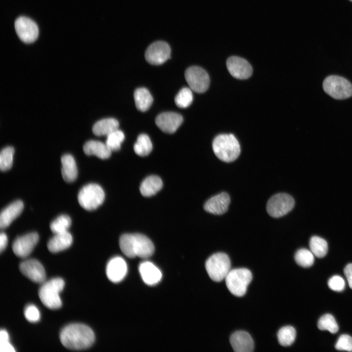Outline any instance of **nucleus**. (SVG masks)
<instances>
[{
  "mask_svg": "<svg viewBox=\"0 0 352 352\" xmlns=\"http://www.w3.org/2000/svg\"><path fill=\"white\" fill-rule=\"evenodd\" d=\"M24 315L26 320L32 323L38 322L40 318V311L34 305H29L25 308Z\"/></svg>",
  "mask_w": 352,
  "mask_h": 352,
  "instance_id": "nucleus-39",
  "label": "nucleus"
},
{
  "mask_svg": "<svg viewBox=\"0 0 352 352\" xmlns=\"http://www.w3.org/2000/svg\"><path fill=\"white\" fill-rule=\"evenodd\" d=\"M185 79L190 88L197 93L206 91L210 84V78L207 72L198 66L188 68L185 72Z\"/></svg>",
  "mask_w": 352,
  "mask_h": 352,
  "instance_id": "nucleus-10",
  "label": "nucleus"
},
{
  "mask_svg": "<svg viewBox=\"0 0 352 352\" xmlns=\"http://www.w3.org/2000/svg\"><path fill=\"white\" fill-rule=\"evenodd\" d=\"M212 148L217 157L226 162L235 160L241 153L240 144L233 134L218 135L213 141Z\"/></svg>",
  "mask_w": 352,
  "mask_h": 352,
  "instance_id": "nucleus-3",
  "label": "nucleus"
},
{
  "mask_svg": "<svg viewBox=\"0 0 352 352\" xmlns=\"http://www.w3.org/2000/svg\"><path fill=\"white\" fill-rule=\"evenodd\" d=\"M182 116L176 112H165L159 114L155 118L156 126L163 132L174 133L183 122Z\"/></svg>",
  "mask_w": 352,
  "mask_h": 352,
  "instance_id": "nucleus-16",
  "label": "nucleus"
},
{
  "mask_svg": "<svg viewBox=\"0 0 352 352\" xmlns=\"http://www.w3.org/2000/svg\"><path fill=\"white\" fill-rule=\"evenodd\" d=\"M14 152V148L10 146L1 150L0 154V168L2 171H6L11 168Z\"/></svg>",
  "mask_w": 352,
  "mask_h": 352,
  "instance_id": "nucleus-36",
  "label": "nucleus"
},
{
  "mask_svg": "<svg viewBox=\"0 0 352 352\" xmlns=\"http://www.w3.org/2000/svg\"><path fill=\"white\" fill-rule=\"evenodd\" d=\"M64 286L65 282L61 278H54L43 283L38 295L44 306L51 309L61 308L62 303L59 294Z\"/></svg>",
  "mask_w": 352,
  "mask_h": 352,
  "instance_id": "nucleus-4",
  "label": "nucleus"
},
{
  "mask_svg": "<svg viewBox=\"0 0 352 352\" xmlns=\"http://www.w3.org/2000/svg\"><path fill=\"white\" fill-rule=\"evenodd\" d=\"M139 271L144 282L149 286L157 284L162 278L160 270L149 261H145L140 264Z\"/></svg>",
  "mask_w": 352,
  "mask_h": 352,
  "instance_id": "nucleus-21",
  "label": "nucleus"
},
{
  "mask_svg": "<svg viewBox=\"0 0 352 352\" xmlns=\"http://www.w3.org/2000/svg\"><path fill=\"white\" fill-rule=\"evenodd\" d=\"M71 224L70 218L66 215H61L51 222L50 228L54 234H57L67 231Z\"/></svg>",
  "mask_w": 352,
  "mask_h": 352,
  "instance_id": "nucleus-31",
  "label": "nucleus"
},
{
  "mask_svg": "<svg viewBox=\"0 0 352 352\" xmlns=\"http://www.w3.org/2000/svg\"><path fill=\"white\" fill-rule=\"evenodd\" d=\"M193 99V93L190 88H181L175 98L176 105L180 108H186L189 106Z\"/></svg>",
  "mask_w": 352,
  "mask_h": 352,
  "instance_id": "nucleus-33",
  "label": "nucleus"
},
{
  "mask_svg": "<svg viewBox=\"0 0 352 352\" xmlns=\"http://www.w3.org/2000/svg\"><path fill=\"white\" fill-rule=\"evenodd\" d=\"M134 99L136 108L142 112L147 110L153 102L150 92L144 88H138L135 90Z\"/></svg>",
  "mask_w": 352,
  "mask_h": 352,
  "instance_id": "nucleus-27",
  "label": "nucleus"
},
{
  "mask_svg": "<svg viewBox=\"0 0 352 352\" xmlns=\"http://www.w3.org/2000/svg\"><path fill=\"white\" fill-rule=\"evenodd\" d=\"M226 66L230 74L239 79L249 78L253 72L250 64L244 59L238 56L228 58L226 61Z\"/></svg>",
  "mask_w": 352,
  "mask_h": 352,
  "instance_id": "nucleus-15",
  "label": "nucleus"
},
{
  "mask_svg": "<svg viewBox=\"0 0 352 352\" xmlns=\"http://www.w3.org/2000/svg\"><path fill=\"white\" fill-rule=\"evenodd\" d=\"M294 205V200L286 193H278L271 197L266 205L268 214L273 218H279L290 211Z\"/></svg>",
  "mask_w": 352,
  "mask_h": 352,
  "instance_id": "nucleus-9",
  "label": "nucleus"
},
{
  "mask_svg": "<svg viewBox=\"0 0 352 352\" xmlns=\"http://www.w3.org/2000/svg\"><path fill=\"white\" fill-rule=\"evenodd\" d=\"M19 269L23 275L33 282L43 284L45 281L44 268L36 259H28L22 262L20 264Z\"/></svg>",
  "mask_w": 352,
  "mask_h": 352,
  "instance_id": "nucleus-13",
  "label": "nucleus"
},
{
  "mask_svg": "<svg viewBox=\"0 0 352 352\" xmlns=\"http://www.w3.org/2000/svg\"><path fill=\"white\" fill-rule=\"evenodd\" d=\"M328 286L332 290L341 291L345 288V283L344 279L340 276L334 275L328 281Z\"/></svg>",
  "mask_w": 352,
  "mask_h": 352,
  "instance_id": "nucleus-40",
  "label": "nucleus"
},
{
  "mask_svg": "<svg viewBox=\"0 0 352 352\" xmlns=\"http://www.w3.org/2000/svg\"><path fill=\"white\" fill-rule=\"evenodd\" d=\"M313 253L306 248L299 249L295 254V260L296 263L301 266L308 267L314 263Z\"/></svg>",
  "mask_w": 352,
  "mask_h": 352,
  "instance_id": "nucleus-32",
  "label": "nucleus"
},
{
  "mask_svg": "<svg viewBox=\"0 0 352 352\" xmlns=\"http://www.w3.org/2000/svg\"><path fill=\"white\" fill-rule=\"evenodd\" d=\"M336 350L352 352V337L348 334L340 335L335 345Z\"/></svg>",
  "mask_w": 352,
  "mask_h": 352,
  "instance_id": "nucleus-37",
  "label": "nucleus"
},
{
  "mask_svg": "<svg viewBox=\"0 0 352 352\" xmlns=\"http://www.w3.org/2000/svg\"><path fill=\"white\" fill-rule=\"evenodd\" d=\"M318 327L320 330H328L331 333L338 330V326L334 317L330 314L322 316L318 320Z\"/></svg>",
  "mask_w": 352,
  "mask_h": 352,
  "instance_id": "nucleus-34",
  "label": "nucleus"
},
{
  "mask_svg": "<svg viewBox=\"0 0 352 352\" xmlns=\"http://www.w3.org/2000/svg\"><path fill=\"white\" fill-rule=\"evenodd\" d=\"M230 342L236 352H251L254 350L253 339L248 332L243 330L234 332L230 336Z\"/></svg>",
  "mask_w": 352,
  "mask_h": 352,
  "instance_id": "nucleus-19",
  "label": "nucleus"
},
{
  "mask_svg": "<svg viewBox=\"0 0 352 352\" xmlns=\"http://www.w3.org/2000/svg\"><path fill=\"white\" fill-rule=\"evenodd\" d=\"M118 121L113 118L100 120L93 126L92 132L97 136L108 135L118 130Z\"/></svg>",
  "mask_w": 352,
  "mask_h": 352,
  "instance_id": "nucleus-26",
  "label": "nucleus"
},
{
  "mask_svg": "<svg viewBox=\"0 0 352 352\" xmlns=\"http://www.w3.org/2000/svg\"><path fill=\"white\" fill-rule=\"evenodd\" d=\"M252 279L251 271L245 268L230 270L225 278L227 288L233 295L237 297H242L245 294Z\"/></svg>",
  "mask_w": 352,
  "mask_h": 352,
  "instance_id": "nucleus-5",
  "label": "nucleus"
},
{
  "mask_svg": "<svg viewBox=\"0 0 352 352\" xmlns=\"http://www.w3.org/2000/svg\"><path fill=\"white\" fill-rule=\"evenodd\" d=\"M128 271L125 260L119 256L111 259L107 264L106 274L108 279L113 283L121 282L126 276Z\"/></svg>",
  "mask_w": 352,
  "mask_h": 352,
  "instance_id": "nucleus-17",
  "label": "nucleus"
},
{
  "mask_svg": "<svg viewBox=\"0 0 352 352\" xmlns=\"http://www.w3.org/2000/svg\"><path fill=\"white\" fill-rule=\"evenodd\" d=\"M61 173L64 180L67 182L74 181L77 178L78 170L75 160L69 154L63 155L61 157Z\"/></svg>",
  "mask_w": 352,
  "mask_h": 352,
  "instance_id": "nucleus-24",
  "label": "nucleus"
},
{
  "mask_svg": "<svg viewBox=\"0 0 352 352\" xmlns=\"http://www.w3.org/2000/svg\"><path fill=\"white\" fill-rule=\"evenodd\" d=\"M62 345L72 350L88 348L94 343L95 335L90 328L80 323L69 324L63 328L60 333Z\"/></svg>",
  "mask_w": 352,
  "mask_h": 352,
  "instance_id": "nucleus-1",
  "label": "nucleus"
},
{
  "mask_svg": "<svg viewBox=\"0 0 352 352\" xmlns=\"http://www.w3.org/2000/svg\"><path fill=\"white\" fill-rule=\"evenodd\" d=\"M230 202V199L228 194L226 192H222L207 200L203 207L208 213L220 215L228 210Z\"/></svg>",
  "mask_w": 352,
  "mask_h": 352,
  "instance_id": "nucleus-18",
  "label": "nucleus"
},
{
  "mask_svg": "<svg viewBox=\"0 0 352 352\" xmlns=\"http://www.w3.org/2000/svg\"><path fill=\"white\" fill-rule=\"evenodd\" d=\"M15 28L19 38L25 43H32L38 37L37 24L27 17L21 16L17 18L15 22Z\"/></svg>",
  "mask_w": 352,
  "mask_h": 352,
  "instance_id": "nucleus-11",
  "label": "nucleus"
},
{
  "mask_svg": "<svg viewBox=\"0 0 352 352\" xmlns=\"http://www.w3.org/2000/svg\"><path fill=\"white\" fill-rule=\"evenodd\" d=\"M105 193L102 188L95 183H89L82 188L78 195L81 206L88 211L97 209L104 202Z\"/></svg>",
  "mask_w": 352,
  "mask_h": 352,
  "instance_id": "nucleus-7",
  "label": "nucleus"
},
{
  "mask_svg": "<svg viewBox=\"0 0 352 352\" xmlns=\"http://www.w3.org/2000/svg\"><path fill=\"white\" fill-rule=\"evenodd\" d=\"M309 245L311 251L318 258L324 257L328 252L327 242L320 237L312 236L310 239Z\"/></svg>",
  "mask_w": 352,
  "mask_h": 352,
  "instance_id": "nucleus-29",
  "label": "nucleus"
},
{
  "mask_svg": "<svg viewBox=\"0 0 352 352\" xmlns=\"http://www.w3.org/2000/svg\"><path fill=\"white\" fill-rule=\"evenodd\" d=\"M230 268V259L226 254L222 252L213 254L205 263V268L209 276L217 282L225 279Z\"/></svg>",
  "mask_w": 352,
  "mask_h": 352,
  "instance_id": "nucleus-6",
  "label": "nucleus"
},
{
  "mask_svg": "<svg viewBox=\"0 0 352 352\" xmlns=\"http://www.w3.org/2000/svg\"><path fill=\"white\" fill-rule=\"evenodd\" d=\"M38 241L39 236L36 232L18 237L12 244L13 252L18 257L25 258L32 252Z\"/></svg>",
  "mask_w": 352,
  "mask_h": 352,
  "instance_id": "nucleus-14",
  "label": "nucleus"
},
{
  "mask_svg": "<svg viewBox=\"0 0 352 352\" xmlns=\"http://www.w3.org/2000/svg\"><path fill=\"white\" fill-rule=\"evenodd\" d=\"M72 242V236L67 231L55 234L48 241L47 248L50 252L57 253L68 248Z\"/></svg>",
  "mask_w": 352,
  "mask_h": 352,
  "instance_id": "nucleus-22",
  "label": "nucleus"
},
{
  "mask_svg": "<svg viewBox=\"0 0 352 352\" xmlns=\"http://www.w3.org/2000/svg\"><path fill=\"white\" fill-rule=\"evenodd\" d=\"M344 273L347 279L350 287L352 289V264H349L345 266Z\"/></svg>",
  "mask_w": 352,
  "mask_h": 352,
  "instance_id": "nucleus-41",
  "label": "nucleus"
},
{
  "mask_svg": "<svg viewBox=\"0 0 352 352\" xmlns=\"http://www.w3.org/2000/svg\"><path fill=\"white\" fill-rule=\"evenodd\" d=\"M23 203L21 200L10 203L1 212L0 227L1 229L7 227L12 222L20 215L23 209Z\"/></svg>",
  "mask_w": 352,
  "mask_h": 352,
  "instance_id": "nucleus-20",
  "label": "nucleus"
},
{
  "mask_svg": "<svg viewBox=\"0 0 352 352\" xmlns=\"http://www.w3.org/2000/svg\"><path fill=\"white\" fill-rule=\"evenodd\" d=\"M0 351L1 352H14L15 350L9 342L7 331L1 329L0 331Z\"/></svg>",
  "mask_w": 352,
  "mask_h": 352,
  "instance_id": "nucleus-38",
  "label": "nucleus"
},
{
  "mask_svg": "<svg viewBox=\"0 0 352 352\" xmlns=\"http://www.w3.org/2000/svg\"><path fill=\"white\" fill-rule=\"evenodd\" d=\"M163 182L161 178L156 176L147 177L141 183L139 189L142 196L146 197L155 195L162 187Z\"/></svg>",
  "mask_w": 352,
  "mask_h": 352,
  "instance_id": "nucleus-25",
  "label": "nucleus"
},
{
  "mask_svg": "<svg viewBox=\"0 0 352 352\" xmlns=\"http://www.w3.org/2000/svg\"><path fill=\"white\" fill-rule=\"evenodd\" d=\"M296 336V332L295 329L290 326L282 327L277 333L279 344L284 347L291 345L294 342Z\"/></svg>",
  "mask_w": 352,
  "mask_h": 352,
  "instance_id": "nucleus-30",
  "label": "nucleus"
},
{
  "mask_svg": "<svg viewBox=\"0 0 352 352\" xmlns=\"http://www.w3.org/2000/svg\"><path fill=\"white\" fill-rule=\"evenodd\" d=\"M83 150L86 154L94 155L101 159L109 158L112 152L106 143L95 140L87 142L83 146Z\"/></svg>",
  "mask_w": 352,
  "mask_h": 352,
  "instance_id": "nucleus-23",
  "label": "nucleus"
},
{
  "mask_svg": "<svg viewBox=\"0 0 352 352\" xmlns=\"http://www.w3.org/2000/svg\"><path fill=\"white\" fill-rule=\"evenodd\" d=\"M351 0V1H352V0Z\"/></svg>",
  "mask_w": 352,
  "mask_h": 352,
  "instance_id": "nucleus-43",
  "label": "nucleus"
},
{
  "mask_svg": "<svg viewBox=\"0 0 352 352\" xmlns=\"http://www.w3.org/2000/svg\"><path fill=\"white\" fill-rule=\"evenodd\" d=\"M171 48L164 41H156L151 44L147 48L145 57L149 64L159 65L170 58Z\"/></svg>",
  "mask_w": 352,
  "mask_h": 352,
  "instance_id": "nucleus-12",
  "label": "nucleus"
},
{
  "mask_svg": "<svg viewBox=\"0 0 352 352\" xmlns=\"http://www.w3.org/2000/svg\"><path fill=\"white\" fill-rule=\"evenodd\" d=\"M323 88L326 93L335 99H345L352 96V85L339 76L330 75L326 78Z\"/></svg>",
  "mask_w": 352,
  "mask_h": 352,
  "instance_id": "nucleus-8",
  "label": "nucleus"
},
{
  "mask_svg": "<svg viewBox=\"0 0 352 352\" xmlns=\"http://www.w3.org/2000/svg\"><path fill=\"white\" fill-rule=\"evenodd\" d=\"M134 151L140 156L148 155L152 151L153 145L149 137L145 134H140L133 146Z\"/></svg>",
  "mask_w": 352,
  "mask_h": 352,
  "instance_id": "nucleus-28",
  "label": "nucleus"
},
{
  "mask_svg": "<svg viewBox=\"0 0 352 352\" xmlns=\"http://www.w3.org/2000/svg\"><path fill=\"white\" fill-rule=\"evenodd\" d=\"M119 246L123 254L131 258H148L154 251L153 242L146 236L138 233L122 235L119 239Z\"/></svg>",
  "mask_w": 352,
  "mask_h": 352,
  "instance_id": "nucleus-2",
  "label": "nucleus"
},
{
  "mask_svg": "<svg viewBox=\"0 0 352 352\" xmlns=\"http://www.w3.org/2000/svg\"><path fill=\"white\" fill-rule=\"evenodd\" d=\"M124 139L123 132L117 130L107 135L106 144L111 151H117L120 149Z\"/></svg>",
  "mask_w": 352,
  "mask_h": 352,
  "instance_id": "nucleus-35",
  "label": "nucleus"
},
{
  "mask_svg": "<svg viewBox=\"0 0 352 352\" xmlns=\"http://www.w3.org/2000/svg\"><path fill=\"white\" fill-rule=\"evenodd\" d=\"M8 239L6 234L1 232L0 234V251L2 252L6 247Z\"/></svg>",
  "mask_w": 352,
  "mask_h": 352,
  "instance_id": "nucleus-42",
  "label": "nucleus"
}]
</instances>
